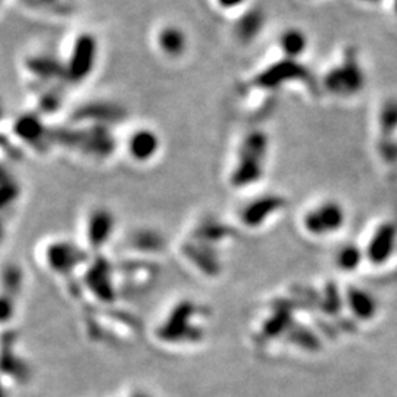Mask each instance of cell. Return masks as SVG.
Here are the masks:
<instances>
[{
	"label": "cell",
	"mask_w": 397,
	"mask_h": 397,
	"mask_svg": "<svg viewBox=\"0 0 397 397\" xmlns=\"http://www.w3.org/2000/svg\"><path fill=\"white\" fill-rule=\"evenodd\" d=\"M364 2H373V3H375V2H380V0H364Z\"/></svg>",
	"instance_id": "21"
},
{
	"label": "cell",
	"mask_w": 397,
	"mask_h": 397,
	"mask_svg": "<svg viewBox=\"0 0 397 397\" xmlns=\"http://www.w3.org/2000/svg\"><path fill=\"white\" fill-rule=\"evenodd\" d=\"M323 84L330 95L348 97L362 90L365 79L356 59H346L339 67H334L325 74Z\"/></svg>",
	"instance_id": "5"
},
{
	"label": "cell",
	"mask_w": 397,
	"mask_h": 397,
	"mask_svg": "<svg viewBox=\"0 0 397 397\" xmlns=\"http://www.w3.org/2000/svg\"><path fill=\"white\" fill-rule=\"evenodd\" d=\"M380 121L381 130L386 134H390L394 128H397V100H389L387 104L382 106Z\"/></svg>",
	"instance_id": "18"
},
{
	"label": "cell",
	"mask_w": 397,
	"mask_h": 397,
	"mask_svg": "<svg viewBox=\"0 0 397 397\" xmlns=\"http://www.w3.org/2000/svg\"><path fill=\"white\" fill-rule=\"evenodd\" d=\"M113 228V215L108 209H95L87 222V233L90 240L102 241L105 240Z\"/></svg>",
	"instance_id": "15"
},
{
	"label": "cell",
	"mask_w": 397,
	"mask_h": 397,
	"mask_svg": "<svg viewBox=\"0 0 397 397\" xmlns=\"http://www.w3.org/2000/svg\"><path fill=\"white\" fill-rule=\"evenodd\" d=\"M12 134L21 143L35 150H46L54 146L52 127H49L38 112L22 113L12 124Z\"/></svg>",
	"instance_id": "6"
},
{
	"label": "cell",
	"mask_w": 397,
	"mask_h": 397,
	"mask_svg": "<svg viewBox=\"0 0 397 397\" xmlns=\"http://www.w3.org/2000/svg\"><path fill=\"white\" fill-rule=\"evenodd\" d=\"M42 2H44L46 5H55V6H58V5H62L63 0H42Z\"/></svg>",
	"instance_id": "20"
},
{
	"label": "cell",
	"mask_w": 397,
	"mask_h": 397,
	"mask_svg": "<svg viewBox=\"0 0 397 397\" xmlns=\"http://www.w3.org/2000/svg\"><path fill=\"white\" fill-rule=\"evenodd\" d=\"M309 46V40L303 30L290 27L278 35V47L283 54V58L299 60Z\"/></svg>",
	"instance_id": "14"
},
{
	"label": "cell",
	"mask_w": 397,
	"mask_h": 397,
	"mask_svg": "<svg viewBox=\"0 0 397 397\" xmlns=\"http://www.w3.org/2000/svg\"><path fill=\"white\" fill-rule=\"evenodd\" d=\"M99 59V40L92 33L84 31L74 38L65 63V83L79 86L93 75Z\"/></svg>",
	"instance_id": "3"
},
{
	"label": "cell",
	"mask_w": 397,
	"mask_h": 397,
	"mask_svg": "<svg viewBox=\"0 0 397 397\" xmlns=\"http://www.w3.org/2000/svg\"><path fill=\"white\" fill-rule=\"evenodd\" d=\"M270 149V137L265 131H249L237 147L233 168L228 177L229 184L234 188H246L261 183L266 171Z\"/></svg>",
	"instance_id": "1"
},
{
	"label": "cell",
	"mask_w": 397,
	"mask_h": 397,
	"mask_svg": "<svg viewBox=\"0 0 397 397\" xmlns=\"http://www.w3.org/2000/svg\"><path fill=\"white\" fill-rule=\"evenodd\" d=\"M309 70L303 63L294 59L281 58L261 70L253 76L252 84L254 88L266 92H274L289 83H300L309 80Z\"/></svg>",
	"instance_id": "4"
},
{
	"label": "cell",
	"mask_w": 397,
	"mask_h": 397,
	"mask_svg": "<svg viewBox=\"0 0 397 397\" xmlns=\"http://www.w3.org/2000/svg\"><path fill=\"white\" fill-rule=\"evenodd\" d=\"M54 146L71 149L86 156L106 159L115 150V137L108 125L79 124L52 128Z\"/></svg>",
	"instance_id": "2"
},
{
	"label": "cell",
	"mask_w": 397,
	"mask_h": 397,
	"mask_svg": "<svg viewBox=\"0 0 397 397\" xmlns=\"http://www.w3.org/2000/svg\"><path fill=\"white\" fill-rule=\"evenodd\" d=\"M396 10H397V0H396Z\"/></svg>",
	"instance_id": "22"
},
{
	"label": "cell",
	"mask_w": 397,
	"mask_h": 397,
	"mask_svg": "<svg viewBox=\"0 0 397 397\" xmlns=\"http://www.w3.org/2000/svg\"><path fill=\"white\" fill-rule=\"evenodd\" d=\"M284 199L277 195H265L249 202L241 211V221L249 227H258L268 218L284 208Z\"/></svg>",
	"instance_id": "10"
},
{
	"label": "cell",
	"mask_w": 397,
	"mask_h": 397,
	"mask_svg": "<svg viewBox=\"0 0 397 397\" xmlns=\"http://www.w3.org/2000/svg\"><path fill=\"white\" fill-rule=\"evenodd\" d=\"M75 124H97L108 125L120 122L125 118V109L112 102H90V104L76 108L74 115Z\"/></svg>",
	"instance_id": "8"
},
{
	"label": "cell",
	"mask_w": 397,
	"mask_h": 397,
	"mask_svg": "<svg viewBox=\"0 0 397 397\" xmlns=\"http://www.w3.org/2000/svg\"><path fill=\"white\" fill-rule=\"evenodd\" d=\"M19 196L18 181L14 175H10L6 168L2 170V203L3 206L9 202H14Z\"/></svg>",
	"instance_id": "17"
},
{
	"label": "cell",
	"mask_w": 397,
	"mask_h": 397,
	"mask_svg": "<svg viewBox=\"0 0 397 397\" xmlns=\"http://www.w3.org/2000/svg\"><path fill=\"white\" fill-rule=\"evenodd\" d=\"M249 0H215V5L227 12H232V10H237L240 8L245 6Z\"/></svg>",
	"instance_id": "19"
},
{
	"label": "cell",
	"mask_w": 397,
	"mask_h": 397,
	"mask_svg": "<svg viewBox=\"0 0 397 397\" xmlns=\"http://www.w3.org/2000/svg\"><path fill=\"white\" fill-rule=\"evenodd\" d=\"M155 43L159 52L168 59H180L188 50L187 33L175 24H166L156 31Z\"/></svg>",
	"instance_id": "9"
},
{
	"label": "cell",
	"mask_w": 397,
	"mask_h": 397,
	"mask_svg": "<svg viewBox=\"0 0 397 397\" xmlns=\"http://www.w3.org/2000/svg\"><path fill=\"white\" fill-rule=\"evenodd\" d=\"M127 153L137 163H149L155 159L162 147L159 134L149 127H140L127 138Z\"/></svg>",
	"instance_id": "7"
},
{
	"label": "cell",
	"mask_w": 397,
	"mask_h": 397,
	"mask_svg": "<svg viewBox=\"0 0 397 397\" xmlns=\"http://www.w3.org/2000/svg\"><path fill=\"white\" fill-rule=\"evenodd\" d=\"M266 15L261 8H250L234 24L236 38L243 44H250L265 29Z\"/></svg>",
	"instance_id": "13"
},
{
	"label": "cell",
	"mask_w": 397,
	"mask_h": 397,
	"mask_svg": "<svg viewBox=\"0 0 397 397\" xmlns=\"http://www.w3.org/2000/svg\"><path fill=\"white\" fill-rule=\"evenodd\" d=\"M25 70H27L34 79L49 86L55 81L65 83V63L55 59L50 55H34L25 60Z\"/></svg>",
	"instance_id": "11"
},
{
	"label": "cell",
	"mask_w": 397,
	"mask_h": 397,
	"mask_svg": "<svg viewBox=\"0 0 397 397\" xmlns=\"http://www.w3.org/2000/svg\"><path fill=\"white\" fill-rule=\"evenodd\" d=\"M55 86H47L46 90L38 97L37 112L38 113H55L62 106V95L59 88H54Z\"/></svg>",
	"instance_id": "16"
},
{
	"label": "cell",
	"mask_w": 397,
	"mask_h": 397,
	"mask_svg": "<svg viewBox=\"0 0 397 397\" xmlns=\"http://www.w3.org/2000/svg\"><path fill=\"white\" fill-rule=\"evenodd\" d=\"M343 220V211L334 202H325L315 209L305 213V227L311 232L323 233L325 229L336 228Z\"/></svg>",
	"instance_id": "12"
}]
</instances>
